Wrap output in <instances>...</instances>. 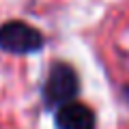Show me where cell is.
<instances>
[{
	"mask_svg": "<svg viewBox=\"0 0 129 129\" xmlns=\"http://www.w3.org/2000/svg\"><path fill=\"white\" fill-rule=\"evenodd\" d=\"M43 47V35L26 22H7L0 26V50L11 54H30Z\"/></svg>",
	"mask_w": 129,
	"mask_h": 129,
	"instance_id": "obj_1",
	"label": "cell"
},
{
	"mask_svg": "<svg viewBox=\"0 0 129 129\" xmlns=\"http://www.w3.org/2000/svg\"><path fill=\"white\" fill-rule=\"evenodd\" d=\"M127 97H129V88H127Z\"/></svg>",
	"mask_w": 129,
	"mask_h": 129,
	"instance_id": "obj_4",
	"label": "cell"
},
{
	"mask_svg": "<svg viewBox=\"0 0 129 129\" xmlns=\"http://www.w3.org/2000/svg\"><path fill=\"white\" fill-rule=\"evenodd\" d=\"M78 75L71 69L69 64L64 62H56L52 64L50 75L45 80V86H43V95H45V101L52 106H64L69 103L75 95H78Z\"/></svg>",
	"mask_w": 129,
	"mask_h": 129,
	"instance_id": "obj_2",
	"label": "cell"
},
{
	"mask_svg": "<svg viewBox=\"0 0 129 129\" xmlns=\"http://www.w3.org/2000/svg\"><path fill=\"white\" fill-rule=\"evenodd\" d=\"M56 125L58 129H95V114L84 103L69 101L58 108Z\"/></svg>",
	"mask_w": 129,
	"mask_h": 129,
	"instance_id": "obj_3",
	"label": "cell"
}]
</instances>
